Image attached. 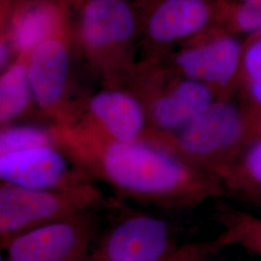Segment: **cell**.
Masks as SVG:
<instances>
[{
    "instance_id": "cell-1",
    "label": "cell",
    "mask_w": 261,
    "mask_h": 261,
    "mask_svg": "<svg viewBox=\"0 0 261 261\" xmlns=\"http://www.w3.org/2000/svg\"><path fill=\"white\" fill-rule=\"evenodd\" d=\"M50 126L56 145L75 167L121 199L190 209L224 194L216 178L144 140H112L80 121Z\"/></svg>"
},
{
    "instance_id": "cell-2",
    "label": "cell",
    "mask_w": 261,
    "mask_h": 261,
    "mask_svg": "<svg viewBox=\"0 0 261 261\" xmlns=\"http://www.w3.org/2000/svg\"><path fill=\"white\" fill-rule=\"evenodd\" d=\"M74 44L105 85H118L136 65L140 20L132 0H81L72 8Z\"/></svg>"
},
{
    "instance_id": "cell-3",
    "label": "cell",
    "mask_w": 261,
    "mask_h": 261,
    "mask_svg": "<svg viewBox=\"0 0 261 261\" xmlns=\"http://www.w3.org/2000/svg\"><path fill=\"white\" fill-rule=\"evenodd\" d=\"M252 140L238 107L220 98L182 130L167 134L147 129L141 138L217 180Z\"/></svg>"
},
{
    "instance_id": "cell-4",
    "label": "cell",
    "mask_w": 261,
    "mask_h": 261,
    "mask_svg": "<svg viewBox=\"0 0 261 261\" xmlns=\"http://www.w3.org/2000/svg\"><path fill=\"white\" fill-rule=\"evenodd\" d=\"M118 86L140 100L148 129L167 134L182 130L219 99L209 85L177 75L155 59L137 62Z\"/></svg>"
},
{
    "instance_id": "cell-5",
    "label": "cell",
    "mask_w": 261,
    "mask_h": 261,
    "mask_svg": "<svg viewBox=\"0 0 261 261\" xmlns=\"http://www.w3.org/2000/svg\"><path fill=\"white\" fill-rule=\"evenodd\" d=\"M108 204L95 181L56 190L31 189L1 182V249L20 234Z\"/></svg>"
},
{
    "instance_id": "cell-6",
    "label": "cell",
    "mask_w": 261,
    "mask_h": 261,
    "mask_svg": "<svg viewBox=\"0 0 261 261\" xmlns=\"http://www.w3.org/2000/svg\"><path fill=\"white\" fill-rule=\"evenodd\" d=\"M74 46L71 19L28 57V76L34 101L50 125H72L82 116L83 101L72 102L69 98Z\"/></svg>"
},
{
    "instance_id": "cell-7",
    "label": "cell",
    "mask_w": 261,
    "mask_h": 261,
    "mask_svg": "<svg viewBox=\"0 0 261 261\" xmlns=\"http://www.w3.org/2000/svg\"><path fill=\"white\" fill-rule=\"evenodd\" d=\"M140 20L144 59H157L167 47L212 28L220 10L213 0H132Z\"/></svg>"
},
{
    "instance_id": "cell-8",
    "label": "cell",
    "mask_w": 261,
    "mask_h": 261,
    "mask_svg": "<svg viewBox=\"0 0 261 261\" xmlns=\"http://www.w3.org/2000/svg\"><path fill=\"white\" fill-rule=\"evenodd\" d=\"M97 210L20 234L3 249L7 261H93L99 236Z\"/></svg>"
},
{
    "instance_id": "cell-9",
    "label": "cell",
    "mask_w": 261,
    "mask_h": 261,
    "mask_svg": "<svg viewBox=\"0 0 261 261\" xmlns=\"http://www.w3.org/2000/svg\"><path fill=\"white\" fill-rule=\"evenodd\" d=\"M71 19L66 0H1V71L19 55H30Z\"/></svg>"
},
{
    "instance_id": "cell-10",
    "label": "cell",
    "mask_w": 261,
    "mask_h": 261,
    "mask_svg": "<svg viewBox=\"0 0 261 261\" xmlns=\"http://www.w3.org/2000/svg\"><path fill=\"white\" fill-rule=\"evenodd\" d=\"M121 215L98 236L93 261H164L177 249L166 220L138 211Z\"/></svg>"
},
{
    "instance_id": "cell-11",
    "label": "cell",
    "mask_w": 261,
    "mask_h": 261,
    "mask_svg": "<svg viewBox=\"0 0 261 261\" xmlns=\"http://www.w3.org/2000/svg\"><path fill=\"white\" fill-rule=\"evenodd\" d=\"M181 49L162 62L177 75L200 82L218 93L234 82L242 65V46L224 31L208 29L188 41Z\"/></svg>"
},
{
    "instance_id": "cell-12",
    "label": "cell",
    "mask_w": 261,
    "mask_h": 261,
    "mask_svg": "<svg viewBox=\"0 0 261 261\" xmlns=\"http://www.w3.org/2000/svg\"><path fill=\"white\" fill-rule=\"evenodd\" d=\"M1 182L16 186L56 190L90 181L57 145H45L0 155Z\"/></svg>"
},
{
    "instance_id": "cell-13",
    "label": "cell",
    "mask_w": 261,
    "mask_h": 261,
    "mask_svg": "<svg viewBox=\"0 0 261 261\" xmlns=\"http://www.w3.org/2000/svg\"><path fill=\"white\" fill-rule=\"evenodd\" d=\"M79 121L120 141L141 140L148 129L147 115L140 100L118 85H106L103 90L84 99Z\"/></svg>"
},
{
    "instance_id": "cell-14",
    "label": "cell",
    "mask_w": 261,
    "mask_h": 261,
    "mask_svg": "<svg viewBox=\"0 0 261 261\" xmlns=\"http://www.w3.org/2000/svg\"><path fill=\"white\" fill-rule=\"evenodd\" d=\"M28 54L17 59L1 72L0 124L1 127L18 123L36 106L28 76Z\"/></svg>"
},
{
    "instance_id": "cell-15",
    "label": "cell",
    "mask_w": 261,
    "mask_h": 261,
    "mask_svg": "<svg viewBox=\"0 0 261 261\" xmlns=\"http://www.w3.org/2000/svg\"><path fill=\"white\" fill-rule=\"evenodd\" d=\"M224 192L261 204V136L251 140L218 177Z\"/></svg>"
},
{
    "instance_id": "cell-16",
    "label": "cell",
    "mask_w": 261,
    "mask_h": 261,
    "mask_svg": "<svg viewBox=\"0 0 261 261\" xmlns=\"http://www.w3.org/2000/svg\"><path fill=\"white\" fill-rule=\"evenodd\" d=\"M215 217L222 226L217 236L223 248L238 246L261 258V218L229 205L217 206Z\"/></svg>"
},
{
    "instance_id": "cell-17",
    "label": "cell",
    "mask_w": 261,
    "mask_h": 261,
    "mask_svg": "<svg viewBox=\"0 0 261 261\" xmlns=\"http://www.w3.org/2000/svg\"><path fill=\"white\" fill-rule=\"evenodd\" d=\"M55 144L51 126L45 128L33 124L15 123L1 127L0 155Z\"/></svg>"
},
{
    "instance_id": "cell-18",
    "label": "cell",
    "mask_w": 261,
    "mask_h": 261,
    "mask_svg": "<svg viewBox=\"0 0 261 261\" xmlns=\"http://www.w3.org/2000/svg\"><path fill=\"white\" fill-rule=\"evenodd\" d=\"M230 17L237 30L261 37V0H239Z\"/></svg>"
},
{
    "instance_id": "cell-19",
    "label": "cell",
    "mask_w": 261,
    "mask_h": 261,
    "mask_svg": "<svg viewBox=\"0 0 261 261\" xmlns=\"http://www.w3.org/2000/svg\"><path fill=\"white\" fill-rule=\"evenodd\" d=\"M219 252H221V249L215 239L188 243L178 246L164 261H212Z\"/></svg>"
},
{
    "instance_id": "cell-20",
    "label": "cell",
    "mask_w": 261,
    "mask_h": 261,
    "mask_svg": "<svg viewBox=\"0 0 261 261\" xmlns=\"http://www.w3.org/2000/svg\"><path fill=\"white\" fill-rule=\"evenodd\" d=\"M252 100L261 107V66L245 74Z\"/></svg>"
},
{
    "instance_id": "cell-21",
    "label": "cell",
    "mask_w": 261,
    "mask_h": 261,
    "mask_svg": "<svg viewBox=\"0 0 261 261\" xmlns=\"http://www.w3.org/2000/svg\"><path fill=\"white\" fill-rule=\"evenodd\" d=\"M81 0H66V2L68 3V5L70 6V8L72 9L73 7H75V5L80 2Z\"/></svg>"
},
{
    "instance_id": "cell-22",
    "label": "cell",
    "mask_w": 261,
    "mask_h": 261,
    "mask_svg": "<svg viewBox=\"0 0 261 261\" xmlns=\"http://www.w3.org/2000/svg\"><path fill=\"white\" fill-rule=\"evenodd\" d=\"M261 130V129H260ZM258 136H261V132H260V134H259V135H258ZM258 136H257V137H258Z\"/></svg>"
},
{
    "instance_id": "cell-23",
    "label": "cell",
    "mask_w": 261,
    "mask_h": 261,
    "mask_svg": "<svg viewBox=\"0 0 261 261\" xmlns=\"http://www.w3.org/2000/svg\"><path fill=\"white\" fill-rule=\"evenodd\" d=\"M212 261H214V260H212Z\"/></svg>"
}]
</instances>
